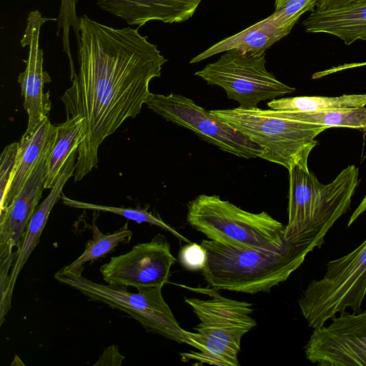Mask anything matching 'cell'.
Returning <instances> with one entry per match:
<instances>
[{
  "instance_id": "6da1fadb",
  "label": "cell",
  "mask_w": 366,
  "mask_h": 366,
  "mask_svg": "<svg viewBox=\"0 0 366 366\" xmlns=\"http://www.w3.org/2000/svg\"><path fill=\"white\" fill-rule=\"evenodd\" d=\"M79 30V70L61 97L66 118L81 122L76 182L98 167L104 140L140 113L150 81L167 61L138 29L114 28L83 15Z\"/></svg>"
},
{
  "instance_id": "7a4b0ae2",
  "label": "cell",
  "mask_w": 366,
  "mask_h": 366,
  "mask_svg": "<svg viewBox=\"0 0 366 366\" xmlns=\"http://www.w3.org/2000/svg\"><path fill=\"white\" fill-rule=\"evenodd\" d=\"M288 172V221L284 238L309 254L321 247L329 230L350 208L359 183V169L349 165L327 184L297 166Z\"/></svg>"
},
{
  "instance_id": "3957f363",
  "label": "cell",
  "mask_w": 366,
  "mask_h": 366,
  "mask_svg": "<svg viewBox=\"0 0 366 366\" xmlns=\"http://www.w3.org/2000/svg\"><path fill=\"white\" fill-rule=\"evenodd\" d=\"M207 262L202 270L208 286L247 294L267 292L285 282L308 254L287 242L280 249L237 248L202 239Z\"/></svg>"
},
{
  "instance_id": "277c9868",
  "label": "cell",
  "mask_w": 366,
  "mask_h": 366,
  "mask_svg": "<svg viewBox=\"0 0 366 366\" xmlns=\"http://www.w3.org/2000/svg\"><path fill=\"white\" fill-rule=\"evenodd\" d=\"M179 286L209 297L184 300L192 307L199 324L193 328L195 332H192L193 347L198 351L181 352V360L194 361V365L239 366L242 339L257 325L251 317L252 304L225 297L210 287Z\"/></svg>"
},
{
  "instance_id": "5b68a950",
  "label": "cell",
  "mask_w": 366,
  "mask_h": 366,
  "mask_svg": "<svg viewBox=\"0 0 366 366\" xmlns=\"http://www.w3.org/2000/svg\"><path fill=\"white\" fill-rule=\"evenodd\" d=\"M246 135L262 149L259 158L290 170H309L308 158L318 144L316 137L329 127L289 119L273 109L257 107L211 110Z\"/></svg>"
},
{
  "instance_id": "8992f818",
  "label": "cell",
  "mask_w": 366,
  "mask_h": 366,
  "mask_svg": "<svg viewBox=\"0 0 366 366\" xmlns=\"http://www.w3.org/2000/svg\"><path fill=\"white\" fill-rule=\"evenodd\" d=\"M187 221L208 239L237 248L273 250L287 244L285 225L267 212H250L215 194L189 201Z\"/></svg>"
},
{
  "instance_id": "52a82bcc",
  "label": "cell",
  "mask_w": 366,
  "mask_h": 366,
  "mask_svg": "<svg viewBox=\"0 0 366 366\" xmlns=\"http://www.w3.org/2000/svg\"><path fill=\"white\" fill-rule=\"evenodd\" d=\"M365 296L366 239L350 252L328 262L324 275L308 284L298 305L315 329L347 309L361 311Z\"/></svg>"
},
{
  "instance_id": "ba28073f",
  "label": "cell",
  "mask_w": 366,
  "mask_h": 366,
  "mask_svg": "<svg viewBox=\"0 0 366 366\" xmlns=\"http://www.w3.org/2000/svg\"><path fill=\"white\" fill-rule=\"evenodd\" d=\"M54 277L90 300L128 314L149 331L177 343L194 346L192 332L179 325L165 302L162 292L163 287L139 288L138 292H132L125 287L97 283L82 275L64 273L61 270Z\"/></svg>"
},
{
  "instance_id": "9c48e42d",
  "label": "cell",
  "mask_w": 366,
  "mask_h": 366,
  "mask_svg": "<svg viewBox=\"0 0 366 366\" xmlns=\"http://www.w3.org/2000/svg\"><path fill=\"white\" fill-rule=\"evenodd\" d=\"M265 55V52L253 54L229 50L195 75L208 84L222 88L239 107H257L260 102L271 101L295 90L267 71Z\"/></svg>"
},
{
  "instance_id": "30bf717a",
  "label": "cell",
  "mask_w": 366,
  "mask_h": 366,
  "mask_svg": "<svg viewBox=\"0 0 366 366\" xmlns=\"http://www.w3.org/2000/svg\"><path fill=\"white\" fill-rule=\"evenodd\" d=\"M146 104L164 119L193 131L224 152L245 159L259 157L262 153L246 135L183 95L151 93Z\"/></svg>"
},
{
  "instance_id": "8fae6325",
  "label": "cell",
  "mask_w": 366,
  "mask_h": 366,
  "mask_svg": "<svg viewBox=\"0 0 366 366\" xmlns=\"http://www.w3.org/2000/svg\"><path fill=\"white\" fill-rule=\"evenodd\" d=\"M305 352L318 365L366 366V310L345 311L315 328Z\"/></svg>"
},
{
  "instance_id": "7c38bea8",
  "label": "cell",
  "mask_w": 366,
  "mask_h": 366,
  "mask_svg": "<svg viewBox=\"0 0 366 366\" xmlns=\"http://www.w3.org/2000/svg\"><path fill=\"white\" fill-rule=\"evenodd\" d=\"M176 260L167 238L157 234L150 241L134 245L127 253L112 257L99 270L109 285L136 289L163 287Z\"/></svg>"
},
{
  "instance_id": "4fadbf2b",
  "label": "cell",
  "mask_w": 366,
  "mask_h": 366,
  "mask_svg": "<svg viewBox=\"0 0 366 366\" xmlns=\"http://www.w3.org/2000/svg\"><path fill=\"white\" fill-rule=\"evenodd\" d=\"M47 21H57V18L43 17L38 10L31 11L26 19V26L20 40L22 47L28 46L29 53L26 69L18 76L21 96L24 97V109L28 114V124L25 133L31 132L45 118L51 108L49 92H43L46 83L51 79L44 70V52L39 46L41 27Z\"/></svg>"
},
{
  "instance_id": "5bb4252c",
  "label": "cell",
  "mask_w": 366,
  "mask_h": 366,
  "mask_svg": "<svg viewBox=\"0 0 366 366\" xmlns=\"http://www.w3.org/2000/svg\"><path fill=\"white\" fill-rule=\"evenodd\" d=\"M50 151L39 161L24 187L0 213V259L19 249L31 218L44 189L46 162Z\"/></svg>"
},
{
  "instance_id": "9a60e30c",
  "label": "cell",
  "mask_w": 366,
  "mask_h": 366,
  "mask_svg": "<svg viewBox=\"0 0 366 366\" xmlns=\"http://www.w3.org/2000/svg\"><path fill=\"white\" fill-rule=\"evenodd\" d=\"M303 26L308 33L331 34L346 45L366 41V0H318Z\"/></svg>"
},
{
  "instance_id": "2e32d148",
  "label": "cell",
  "mask_w": 366,
  "mask_h": 366,
  "mask_svg": "<svg viewBox=\"0 0 366 366\" xmlns=\"http://www.w3.org/2000/svg\"><path fill=\"white\" fill-rule=\"evenodd\" d=\"M76 157L77 150H75L68 158L49 194L36 207L31 218L22 244L17 249L18 255L10 272L7 290L4 296L0 299V325L4 322V318L11 308L13 291L18 276L32 251L38 244L50 212L58 199L61 198L64 186L69 179L74 176Z\"/></svg>"
},
{
  "instance_id": "e0dca14e",
  "label": "cell",
  "mask_w": 366,
  "mask_h": 366,
  "mask_svg": "<svg viewBox=\"0 0 366 366\" xmlns=\"http://www.w3.org/2000/svg\"><path fill=\"white\" fill-rule=\"evenodd\" d=\"M202 0H97L104 11L141 27L152 21L179 23L193 16Z\"/></svg>"
},
{
  "instance_id": "ac0fdd59",
  "label": "cell",
  "mask_w": 366,
  "mask_h": 366,
  "mask_svg": "<svg viewBox=\"0 0 366 366\" xmlns=\"http://www.w3.org/2000/svg\"><path fill=\"white\" fill-rule=\"evenodd\" d=\"M56 131L45 117L30 133L22 135L14 167L12 178L4 204L0 207L3 212L24 187L29 177L41 158L49 152L52 147Z\"/></svg>"
},
{
  "instance_id": "d6986e66",
  "label": "cell",
  "mask_w": 366,
  "mask_h": 366,
  "mask_svg": "<svg viewBox=\"0 0 366 366\" xmlns=\"http://www.w3.org/2000/svg\"><path fill=\"white\" fill-rule=\"evenodd\" d=\"M285 34L267 17L231 36L224 39L195 56L190 64L197 63L229 50L244 54H259L280 41Z\"/></svg>"
},
{
  "instance_id": "ffe728a7",
  "label": "cell",
  "mask_w": 366,
  "mask_h": 366,
  "mask_svg": "<svg viewBox=\"0 0 366 366\" xmlns=\"http://www.w3.org/2000/svg\"><path fill=\"white\" fill-rule=\"evenodd\" d=\"M81 122L66 118L56 126L55 138L49 154L44 176V189H51L60 176L72 152L78 150L81 141Z\"/></svg>"
},
{
  "instance_id": "44dd1931",
  "label": "cell",
  "mask_w": 366,
  "mask_h": 366,
  "mask_svg": "<svg viewBox=\"0 0 366 366\" xmlns=\"http://www.w3.org/2000/svg\"><path fill=\"white\" fill-rule=\"evenodd\" d=\"M267 106L274 110L294 112L363 107L366 106V94H345L340 97H286L271 100Z\"/></svg>"
},
{
  "instance_id": "7402d4cb",
  "label": "cell",
  "mask_w": 366,
  "mask_h": 366,
  "mask_svg": "<svg viewBox=\"0 0 366 366\" xmlns=\"http://www.w3.org/2000/svg\"><path fill=\"white\" fill-rule=\"evenodd\" d=\"M274 110V109H273ZM280 116L295 121L320 124L331 127H347L366 129V108H345L327 109L312 112L277 111Z\"/></svg>"
},
{
  "instance_id": "603a6c76",
  "label": "cell",
  "mask_w": 366,
  "mask_h": 366,
  "mask_svg": "<svg viewBox=\"0 0 366 366\" xmlns=\"http://www.w3.org/2000/svg\"><path fill=\"white\" fill-rule=\"evenodd\" d=\"M93 232L94 237L87 242L82 254L61 269V272L81 275L86 263L103 257L121 243H129L132 237V232L129 229L127 224L112 234H102L96 226H94Z\"/></svg>"
},
{
  "instance_id": "cb8c5ba5",
  "label": "cell",
  "mask_w": 366,
  "mask_h": 366,
  "mask_svg": "<svg viewBox=\"0 0 366 366\" xmlns=\"http://www.w3.org/2000/svg\"><path fill=\"white\" fill-rule=\"evenodd\" d=\"M60 199H61L64 204L71 207L98 212H110L122 216L127 219L134 221L139 224L149 223L150 224L159 227L164 230L169 232L181 241L186 242L187 243L191 242V241H189L187 238L182 235L176 229L164 222L159 216L154 215L152 212H149L147 209L124 208L95 204L69 198L64 194H61Z\"/></svg>"
},
{
  "instance_id": "d4e9b609",
  "label": "cell",
  "mask_w": 366,
  "mask_h": 366,
  "mask_svg": "<svg viewBox=\"0 0 366 366\" xmlns=\"http://www.w3.org/2000/svg\"><path fill=\"white\" fill-rule=\"evenodd\" d=\"M317 1L318 0H288L268 17L272 24L287 36L302 15L315 9Z\"/></svg>"
},
{
  "instance_id": "484cf974",
  "label": "cell",
  "mask_w": 366,
  "mask_h": 366,
  "mask_svg": "<svg viewBox=\"0 0 366 366\" xmlns=\"http://www.w3.org/2000/svg\"><path fill=\"white\" fill-rule=\"evenodd\" d=\"M18 148L19 142H14L6 146L0 156V207L9 189Z\"/></svg>"
},
{
  "instance_id": "4316f807",
  "label": "cell",
  "mask_w": 366,
  "mask_h": 366,
  "mask_svg": "<svg viewBox=\"0 0 366 366\" xmlns=\"http://www.w3.org/2000/svg\"><path fill=\"white\" fill-rule=\"evenodd\" d=\"M179 261L182 266L189 271H202L207 262V252L200 244L187 243L179 250Z\"/></svg>"
},
{
  "instance_id": "83f0119b",
  "label": "cell",
  "mask_w": 366,
  "mask_h": 366,
  "mask_svg": "<svg viewBox=\"0 0 366 366\" xmlns=\"http://www.w3.org/2000/svg\"><path fill=\"white\" fill-rule=\"evenodd\" d=\"M124 359L115 345H111L106 348L99 357V360L94 365H120Z\"/></svg>"
},
{
  "instance_id": "f1b7e54d",
  "label": "cell",
  "mask_w": 366,
  "mask_h": 366,
  "mask_svg": "<svg viewBox=\"0 0 366 366\" xmlns=\"http://www.w3.org/2000/svg\"><path fill=\"white\" fill-rule=\"evenodd\" d=\"M363 132L365 133V135L366 136V129H365L363 131ZM365 210H366V194H365L364 198L362 199V200L361 201V202L360 203V204L357 206L356 209L352 214V215L349 219L347 226L348 227L351 226L358 219V217L365 212Z\"/></svg>"
},
{
  "instance_id": "f546056e",
  "label": "cell",
  "mask_w": 366,
  "mask_h": 366,
  "mask_svg": "<svg viewBox=\"0 0 366 366\" xmlns=\"http://www.w3.org/2000/svg\"><path fill=\"white\" fill-rule=\"evenodd\" d=\"M288 0H275V10L282 6Z\"/></svg>"
}]
</instances>
